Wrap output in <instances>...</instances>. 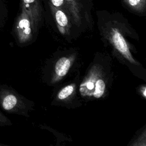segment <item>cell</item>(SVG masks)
<instances>
[{
  "label": "cell",
  "instance_id": "52a82bcc",
  "mask_svg": "<svg viewBox=\"0 0 146 146\" xmlns=\"http://www.w3.org/2000/svg\"><path fill=\"white\" fill-rule=\"evenodd\" d=\"M70 64V60L68 58L63 57L59 59L55 66V73L59 76H64L69 70Z\"/></svg>",
  "mask_w": 146,
  "mask_h": 146
},
{
  "label": "cell",
  "instance_id": "277c9868",
  "mask_svg": "<svg viewBox=\"0 0 146 146\" xmlns=\"http://www.w3.org/2000/svg\"><path fill=\"white\" fill-rule=\"evenodd\" d=\"M21 8L30 17L34 30L42 25L44 18V10L42 0H21Z\"/></svg>",
  "mask_w": 146,
  "mask_h": 146
},
{
  "label": "cell",
  "instance_id": "ba28073f",
  "mask_svg": "<svg viewBox=\"0 0 146 146\" xmlns=\"http://www.w3.org/2000/svg\"><path fill=\"white\" fill-rule=\"evenodd\" d=\"M74 87L72 85H70L65 87L58 94V98L60 100H63L67 98L70 95L72 94V93L74 91Z\"/></svg>",
  "mask_w": 146,
  "mask_h": 146
},
{
  "label": "cell",
  "instance_id": "7a4b0ae2",
  "mask_svg": "<svg viewBox=\"0 0 146 146\" xmlns=\"http://www.w3.org/2000/svg\"><path fill=\"white\" fill-rule=\"evenodd\" d=\"M73 25L88 23L91 19L93 0H64Z\"/></svg>",
  "mask_w": 146,
  "mask_h": 146
},
{
  "label": "cell",
  "instance_id": "30bf717a",
  "mask_svg": "<svg viewBox=\"0 0 146 146\" xmlns=\"http://www.w3.org/2000/svg\"><path fill=\"white\" fill-rule=\"evenodd\" d=\"M12 124L11 121L0 111V125L7 126L11 125Z\"/></svg>",
  "mask_w": 146,
  "mask_h": 146
},
{
  "label": "cell",
  "instance_id": "8fae6325",
  "mask_svg": "<svg viewBox=\"0 0 146 146\" xmlns=\"http://www.w3.org/2000/svg\"><path fill=\"white\" fill-rule=\"evenodd\" d=\"M2 145H4V144H3L0 143V146H2Z\"/></svg>",
  "mask_w": 146,
  "mask_h": 146
},
{
  "label": "cell",
  "instance_id": "3957f363",
  "mask_svg": "<svg viewBox=\"0 0 146 146\" xmlns=\"http://www.w3.org/2000/svg\"><path fill=\"white\" fill-rule=\"evenodd\" d=\"M33 30L34 29L30 17L25 11L21 8L13 30V34L16 42L19 44L26 42L30 39Z\"/></svg>",
  "mask_w": 146,
  "mask_h": 146
},
{
  "label": "cell",
  "instance_id": "8992f818",
  "mask_svg": "<svg viewBox=\"0 0 146 146\" xmlns=\"http://www.w3.org/2000/svg\"><path fill=\"white\" fill-rule=\"evenodd\" d=\"M123 7L136 15H144L146 11V0H120Z\"/></svg>",
  "mask_w": 146,
  "mask_h": 146
},
{
  "label": "cell",
  "instance_id": "6da1fadb",
  "mask_svg": "<svg viewBox=\"0 0 146 146\" xmlns=\"http://www.w3.org/2000/svg\"><path fill=\"white\" fill-rule=\"evenodd\" d=\"M0 106L9 113L22 115L26 113V101L12 87L0 84Z\"/></svg>",
  "mask_w": 146,
  "mask_h": 146
},
{
  "label": "cell",
  "instance_id": "5b68a950",
  "mask_svg": "<svg viewBox=\"0 0 146 146\" xmlns=\"http://www.w3.org/2000/svg\"><path fill=\"white\" fill-rule=\"evenodd\" d=\"M106 84L104 81L102 79H99L96 80H89L84 82L83 84L80 86V91H82L84 89H87V90H94L92 95L94 98L99 99L101 98L105 91Z\"/></svg>",
  "mask_w": 146,
  "mask_h": 146
},
{
  "label": "cell",
  "instance_id": "9c48e42d",
  "mask_svg": "<svg viewBox=\"0 0 146 146\" xmlns=\"http://www.w3.org/2000/svg\"><path fill=\"white\" fill-rule=\"evenodd\" d=\"M47 1L54 6H55L57 8L60 9L68 14V12L67 11L66 5H65L64 0H47ZM68 15H69V14H68Z\"/></svg>",
  "mask_w": 146,
  "mask_h": 146
}]
</instances>
